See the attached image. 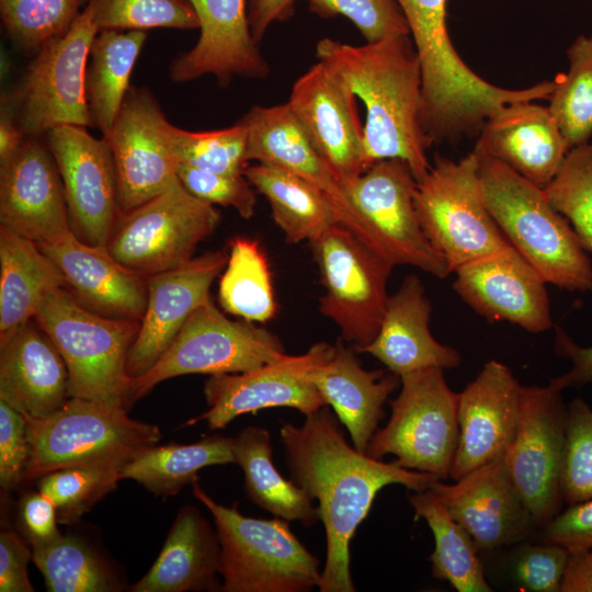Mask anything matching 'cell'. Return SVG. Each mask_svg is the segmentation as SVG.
<instances>
[{"label": "cell", "instance_id": "obj_1", "mask_svg": "<svg viewBox=\"0 0 592 592\" xmlns=\"http://www.w3.org/2000/svg\"><path fill=\"white\" fill-rule=\"evenodd\" d=\"M305 417L301 425L284 422L280 436L291 479L318 501L325 526L327 555L318 588L320 592H354L350 543L377 493L389 485L424 491L440 478L352 447L327 406Z\"/></svg>", "mask_w": 592, "mask_h": 592}, {"label": "cell", "instance_id": "obj_2", "mask_svg": "<svg viewBox=\"0 0 592 592\" xmlns=\"http://www.w3.org/2000/svg\"><path fill=\"white\" fill-rule=\"evenodd\" d=\"M316 55L365 105L367 169L398 158L410 166L417 181L424 178L431 168L426 152L433 141L421 123L422 71L411 36L392 35L365 45L325 37L317 43Z\"/></svg>", "mask_w": 592, "mask_h": 592}, {"label": "cell", "instance_id": "obj_3", "mask_svg": "<svg viewBox=\"0 0 592 592\" xmlns=\"http://www.w3.org/2000/svg\"><path fill=\"white\" fill-rule=\"evenodd\" d=\"M397 2L421 64V123L433 143L456 144L478 136L486 121L510 103L549 99L555 80L512 90L497 87L474 72L452 44L446 23L447 0Z\"/></svg>", "mask_w": 592, "mask_h": 592}, {"label": "cell", "instance_id": "obj_4", "mask_svg": "<svg viewBox=\"0 0 592 592\" xmlns=\"http://www.w3.org/2000/svg\"><path fill=\"white\" fill-rule=\"evenodd\" d=\"M478 157L485 203L510 244L544 277L568 291L592 289V265L569 221L544 189L499 160Z\"/></svg>", "mask_w": 592, "mask_h": 592}, {"label": "cell", "instance_id": "obj_5", "mask_svg": "<svg viewBox=\"0 0 592 592\" xmlns=\"http://www.w3.org/2000/svg\"><path fill=\"white\" fill-rule=\"evenodd\" d=\"M24 418L30 458L23 481L68 467L123 468L161 439L159 426L129 418L124 407L76 397L48 415Z\"/></svg>", "mask_w": 592, "mask_h": 592}, {"label": "cell", "instance_id": "obj_6", "mask_svg": "<svg viewBox=\"0 0 592 592\" xmlns=\"http://www.w3.org/2000/svg\"><path fill=\"white\" fill-rule=\"evenodd\" d=\"M195 498L213 516L220 544L224 592H307L319 587L321 570L292 532L288 521L243 515L216 502L197 483Z\"/></svg>", "mask_w": 592, "mask_h": 592}, {"label": "cell", "instance_id": "obj_7", "mask_svg": "<svg viewBox=\"0 0 592 592\" xmlns=\"http://www.w3.org/2000/svg\"><path fill=\"white\" fill-rule=\"evenodd\" d=\"M34 319L65 361L70 397L126 408L127 356L139 321L93 312L67 287L50 292Z\"/></svg>", "mask_w": 592, "mask_h": 592}, {"label": "cell", "instance_id": "obj_8", "mask_svg": "<svg viewBox=\"0 0 592 592\" xmlns=\"http://www.w3.org/2000/svg\"><path fill=\"white\" fill-rule=\"evenodd\" d=\"M414 206L422 230L451 272L511 247L485 203L474 151L458 161L436 155L417 183Z\"/></svg>", "mask_w": 592, "mask_h": 592}, {"label": "cell", "instance_id": "obj_9", "mask_svg": "<svg viewBox=\"0 0 592 592\" xmlns=\"http://www.w3.org/2000/svg\"><path fill=\"white\" fill-rule=\"evenodd\" d=\"M400 392L389 401L390 418L373 435L366 454L395 456L400 467L449 478L458 443V394L443 369L426 367L400 377Z\"/></svg>", "mask_w": 592, "mask_h": 592}, {"label": "cell", "instance_id": "obj_10", "mask_svg": "<svg viewBox=\"0 0 592 592\" xmlns=\"http://www.w3.org/2000/svg\"><path fill=\"white\" fill-rule=\"evenodd\" d=\"M285 354L274 333L254 322L229 319L208 299L192 312L156 364L130 378L126 408L167 379L190 374L244 373Z\"/></svg>", "mask_w": 592, "mask_h": 592}, {"label": "cell", "instance_id": "obj_11", "mask_svg": "<svg viewBox=\"0 0 592 592\" xmlns=\"http://www.w3.org/2000/svg\"><path fill=\"white\" fill-rule=\"evenodd\" d=\"M309 244L325 288L319 310L339 328L345 342L362 352L383 321L394 266L341 224Z\"/></svg>", "mask_w": 592, "mask_h": 592}, {"label": "cell", "instance_id": "obj_12", "mask_svg": "<svg viewBox=\"0 0 592 592\" xmlns=\"http://www.w3.org/2000/svg\"><path fill=\"white\" fill-rule=\"evenodd\" d=\"M417 179L402 159L372 164L345 194L360 218L363 242L395 265H411L439 278L446 277V259L431 244L414 206Z\"/></svg>", "mask_w": 592, "mask_h": 592}, {"label": "cell", "instance_id": "obj_13", "mask_svg": "<svg viewBox=\"0 0 592 592\" xmlns=\"http://www.w3.org/2000/svg\"><path fill=\"white\" fill-rule=\"evenodd\" d=\"M98 29L90 3L62 35L46 42L19 89L4 96L26 137L60 125L94 127L86 95V69Z\"/></svg>", "mask_w": 592, "mask_h": 592}, {"label": "cell", "instance_id": "obj_14", "mask_svg": "<svg viewBox=\"0 0 592 592\" xmlns=\"http://www.w3.org/2000/svg\"><path fill=\"white\" fill-rule=\"evenodd\" d=\"M219 220L218 209L191 194L178 178L159 195L122 213L106 247L118 262L148 277L191 260Z\"/></svg>", "mask_w": 592, "mask_h": 592}, {"label": "cell", "instance_id": "obj_15", "mask_svg": "<svg viewBox=\"0 0 592 592\" xmlns=\"http://www.w3.org/2000/svg\"><path fill=\"white\" fill-rule=\"evenodd\" d=\"M550 384L523 386L520 422L503 462L534 527L562 511L561 469L567 405Z\"/></svg>", "mask_w": 592, "mask_h": 592}, {"label": "cell", "instance_id": "obj_16", "mask_svg": "<svg viewBox=\"0 0 592 592\" xmlns=\"http://www.w3.org/2000/svg\"><path fill=\"white\" fill-rule=\"evenodd\" d=\"M175 127L145 87H130L107 139L116 168L121 213L162 193L178 179Z\"/></svg>", "mask_w": 592, "mask_h": 592}, {"label": "cell", "instance_id": "obj_17", "mask_svg": "<svg viewBox=\"0 0 592 592\" xmlns=\"http://www.w3.org/2000/svg\"><path fill=\"white\" fill-rule=\"evenodd\" d=\"M332 348L318 342L303 354H285L249 372L210 375L204 385L208 409L185 425L204 421L209 430H219L241 414L276 407L293 408L305 415L318 411L327 405L311 373L330 356Z\"/></svg>", "mask_w": 592, "mask_h": 592}, {"label": "cell", "instance_id": "obj_18", "mask_svg": "<svg viewBox=\"0 0 592 592\" xmlns=\"http://www.w3.org/2000/svg\"><path fill=\"white\" fill-rule=\"evenodd\" d=\"M64 185L73 234L91 244H106L121 216L114 157L105 137L87 127L60 125L46 133Z\"/></svg>", "mask_w": 592, "mask_h": 592}, {"label": "cell", "instance_id": "obj_19", "mask_svg": "<svg viewBox=\"0 0 592 592\" xmlns=\"http://www.w3.org/2000/svg\"><path fill=\"white\" fill-rule=\"evenodd\" d=\"M356 99L346 81L318 59L294 82L287 101L344 191L367 170Z\"/></svg>", "mask_w": 592, "mask_h": 592}, {"label": "cell", "instance_id": "obj_20", "mask_svg": "<svg viewBox=\"0 0 592 592\" xmlns=\"http://www.w3.org/2000/svg\"><path fill=\"white\" fill-rule=\"evenodd\" d=\"M0 228L36 243L72 231L59 170L38 137L0 163Z\"/></svg>", "mask_w": 592, "mask_h": 592}, {"label": "cell", "instance_id": "obj_21", "mask_svg": "<svg viewBox=\"0 0 592 592\" xmlns=\"http://www.w3.org/2000/svg\"><path fill=\"white\" fill-rule=\"evenodd\" d=\"M454 273L455 292L489 321H508L534 333L553 327L547 282L512 246Z\"/></svg>", "mask_w": 592, "mask_h": 592}, {"label": "cell", "instance_id": "obj_22", "mask_svg": "<svg viewBox=\"0 0 592 592\" xmlns=\"http://www.w3.org/2000/svg\"><path fill=\"white\" fill-rule=\"evenodd\" d=\"M429 490L470 535L478 550L520 543L535 528L508 475L503 456L470 470L454 483L439 479Z\"/></svg>", "mask_w": 592, "mask_h": 592}, {"label": "cell", "instance_id": "obj_23", "mask_svg": "<svg viewBox=\"0 0 592 592\" xmlns=\"http://www.w3.org/2000/svg\"><path fill=\"white\" fill-rule=\"evenodd\" d=\"M523 386L501 362H487L458 394L459 435L449 478L502 457L516 433Z\"/></svg>", "mask_w": 592, "mask_h": 592}, {"label": "cell", "instance_id": "obj_24", "mask_svg": "<svg viewBox=\"0 0 592 592\" xmlns=\"http://www.w3.org/2000/svg\"><path fill=\"white\" fill-rule=\"evenodd\" d=\"M227 260L228 254L223 251H209L173 270L147 277L146 310L127 356L130 378L148 372L192 312L210 299V286Z\"/></svg>", "mask_w": 592, "mask_h": 592}, {"label": "cell", "instance_id": "obj_25", "mask_svg": "<svg viewBox=\"0 0 592 592\" xmlns=\"http://www.w3.org/2000/svg\"><path fill=\"white\" fill-rule=\"evenodd\" d=\"M200 21V36L192 49L170 65L173 82L205 75L227 86L232 78L264 79L270 66L250 32L246 0H189Z\"/></svg>", "mask_w": 592, "mask_h": 592}, {"label": "cell", "instance_id": "obj_26", "mask_svg": "<svg viewBox=\"0 0 592 592\" xmlns=\"http://www.w3.org/2000/svg\"><path fill=\"white\" fill-rule=\"evenodd\" d=\"M64 275L66 287L89 310L141 321L148 297L147 277L118 262L106 244H91L73 231L37 243Z\"/></svg>", "mask_w": 592, "mask_h": 592}, {"label": "cell", "instance_id": "obj_27", "mask_svg": "<svg viewBox=\"0 0 592 592\" xmlns=\"http://www.w3.org/2000/svg\"><path fill=\"white\" fill-rule=\"evenodd\" d=\"M247 128L246 158L287 170L321 190L334 204L339 221L363 242L360 218L287 102L252 106L239 121Z\"/></svg>", "mask_w": 592, "mask_h": 592}, {"label": "cell", "instance_id": "obj_28", "mask_svg": "<svg viewBox=\"0 0 592 592\" xmlns=\"http://www.w3.org/2000/svg\"><path fill=\"white\" fill-rule=\"evenodd\" d=\"M569 150L548 106L521 101L503 106L486 121L473 151L501 161L545 189Z\"/></svg>", "mask_w": 592, "mask_h": 592}, {"label": "cell", "instance_id": "obj_29", "mask_svg": "<svg viewBox=\"0 0 592 592\" xmlns=\"http://www.w3.org/2000/svg\"><path fill=\"white\" fill-rule=\"evenodd\" d=\"M69 398L65 361L35 319L0 339V400L24 417L42 418Z\"/></svg>", "mask_w": 592, "mask_h": 592}, {"label": "cell", "instance_id": "obj_30", "mask_svg": "<svg viewBox=\"0 0 592 592\" xmlns=\"http://www.w3.org/2000/svg\"><path fill=\"white\" fill-rule=\"evenodd\" d=\"M431 303L415 274L407 275L389 296L379 330L362 352L368 353L399 377L426 367L455 368L462 356L440 343L429 323Z\"/></svg>", "mask_w": 592, "mask_h": 592}, {"label": "cell", "instance_id": "obj_31", "mask_svg": "<svg viewBox=\"0 0 592 592\" xmlns=\"http://www.w3.org/2000/svg\"><path fill=\"white\" fill-rule=\"evenodd\" d=\"M355 350L337 341L330 356L311 373V380L327 406L348 430L353 446L366 453L384 418V405L400 385L390 371H367Z\"/></svg>", "mask_w": 592, "mask_h": 592}, {"label": "cell", "instance_id": "obj_32", "mask_svg": "<svg viewBox=\"0 0 592 592\" xmlns=\"http://www.w3.org/2000/svg\"><path fill=\"white\" fill-rule=\"evenodd\" d=\"M220 544L201 511L180 508L163 546L134 592H186L221 590Z\"/></svg>", "mask_w": 592, "mask_h": 592}, {"label": "cell", "instance_id": "obj_33", "mask_svg": "<svg viewBox=\"0 0 592 592\" xmlns=\"http://www.w3.org/2000/svg\"><path fill=\"white\" fill-rule=\"evenodd\" d=\"M59 287H66L64 275L38 244L0 228V339L34 319Z\"/></svg>", "mask_w": 592, "mask_h": 592}, {"label": "cell", "instance_id": "obj_34", "mask_svg": "<svg viewBox=\"0 0 592 592\" xmlns=\"http://www.w3.org/2000/svg\"><path fill=\"white\" fill-rule=\"evenodd\" d=\"M244 175L269 202L273 220L287 243L309 242L340 224L328 195L300 177L265 163L247 167Z\"/></svg>", "mask_w": 592, "mask_h": 592}, {"label": "cell", "instance_id": "obj_35", "mask_svg": "<svg viewBox=\"0 0 592 592\" xmlns=\"http://www.w3.org/2000/svg\"><path fill=\"white\" fill-rule=\"evenodd\" d=\"M236 464L244 476L248 499L273 516L311 527L320 520L318 506L292 479L287 480L272 460L270 432L246 426L234 437Z\"/></svg>", "mask_w": 592, "mask_h": 592}, {"label": "cell", "instance_id": "obj_36", "mask_svg": "<svg viewBox=\"0 0 592 592\" xmlns=\"http://www.w3.org/2000/svg\"><path fill=\"white\" fill-rule=\"evenodd\" d=\"M145 31L103 30L94 36L86 95L93 126L106 136L129 90V79L146 41Z\"/></svg>", "mask_w": 592, "mask_h": 592}, {"label": "cell", "instance_id": "obj_37", "mask_svg": "<svg viewBox=\"0 0 592 592\" xmlns=\"http://www.w3.org/2000/svg\"><path fill=\"white\" fill-rule=\"evenodd\" d=\"M227 464H236L234 437L212 435L191 444L149 446L123 467L121 477L166 498L197 482L201 469Z\"/></svg>", "mask_w": 592, "mask_h": 592}, {"label": "cell", "instance_id": "obj_38", "mask_svg": "<svg viewBox=\"0 0 592 592\" xmlns=\"http://www.w3.org/2000/svg\"><path fill=\"white\" fill-rule=\"evenodd\" d=\"M415 519H423L432 531L434 550L430 556L432 576L448 582L457 592H491L478 548L470 535L428 489L408 496Z\"/></svg>", "mask_w": 592, "mask_h": 592}, {"label": "cell", "instance_id": "obj_39", "mask_svg": "<svg viewBox=\"0 0 592 592\" xmlns=\"http://www.w3.org/2000/svg\"><path fill=\"white\" fill-rule=\"evenodd\" d=\"M218 300L226 312L254 323L276 315L269 262L255 240L236 238L230 242L218 284Z\"/></svg>", "mask_w": 592, "mask_h": 592}, {"label": "cell", "instance_id": "obj_40", "mask_svg": "<svg viewBox=\"0 0 592 592\" xmlns=\"http://www.w3.org/2000/svg\"><path fill=\"white\" fill-rule=\"evenodd\" d=\"M32 561L49 592H114L122 583L110 563L83 539L60 534L31 546Z\"/></svg>", "mask_w": 592, "mask_h": 592}, {"label": "cell", "instance_id": "obj_41", "mask_svg": "<svg viewBox=\"0 0 592 592\" xmlns=\"http://www.w3.org/2000/svg\"><path fill=\"white\" fill-rule=\"evenodd\" d=\"M567 56L569 69L555 79L548 109L571 149L592 137V36H577Z\"/></svg>", "mask_w": 592, "mask_h": 592}, {"label": "cell", "instance_id": "obj_42", "mask_svg": "<svg viewBox=\"0 0 592 592\" xmlns=\"http://www.w3.org/2000/svg\"><path fill=\"white\" fill-rule=\"evenodd\" d=\"M90 0H0L2 24L22 50H38L65 34Z\"/></svg>", "mask_w": 592, "mask_h": 592}, {"label": "cell", "instance_id": "obj_43", "mask_svg": "<svg viewBox=\"0 0 592 592\" xmlns=\"http://www.w3.org/2000/svg\"><path fill=\"white\" fill-rule=\"evenodd\" d=\"M550 205L571 225L592 252V141L571 148L544 189Z\"/></svg>", "mask_w": 592, "mask_h": 592}, {"label": "cell", "instance_id": "obj_44", "mask_svg": "<svg viewBox=\"0 0 592 592\" xmlns=\"http://www.w3.org/2000/svg\"><path fill=\"white\" fill-rule=\"evenodd\" d=\"M122 469L112 466L62 468L38 478L37 488L54 502L58 522L71 524L116 489Z\"/></svg>", "mask_w": 592, "mask_h": 592}, {"label": "cell", "instance_id": "obj_45", "mask_svg": "<svg viewBox=\"0 0 592 592\" xmlns=\"http://www.w3.org/2000/svg\"><path fill=\"white\" fill-rule=\"evenodd\" d=\"M98 31H146L153 27L200 29L189 0H90Z\"/></svg>", "mask_w": 592, "mask_h": 592}, {"label": "cell", "instance_id": "obj_46", "mask_svg": "<svg viewBox=\"0 0 592 592\" xmlns=\"http://www.w3.org/2000/svg\"><path fill=\"white\" fill-rule=\"evenodd\" d=\"M247 143V128L238 122L227 128L207 132H189L175 127L180 166L203 171L244 174L248 167Z\"/></svg>", "mask_w": 592, "mask_h": 592}, {"label": "cell", "instance_id": "obj_47", "mask_svg": "<svg viewBox=\"0 0 592 592\" xmlns=\"http://www.w3.org/2000/svg\"><path fill=\"white\" fill-rule=\"evenodd\" d=\"M561 494L568 505L592 499V409L581 398L567 405Z\"/></svg>", "mask_w": 592, "mask_h": 592}, {"label": "cell", "instance_id": "obj_48", "mask_svg": "<svg viewBox=\"0 0 592 592\" xmlns=\"http://www.w3.org/2000/svg\"><path fill=\"white\" fill-rule=\"evenodd\" d=\"M309 10L323 19L343 15L360 31L366 43L392 35L409 34L397 0H304Z\"/></svg>", "mask_w": 592, "mask_h": 592}, {"label": "cell", "instance_id": "obj_49", "mask_svg": "<svg viewBox=\"0 0 592 592\" xmlns=\"http://www.w3.org/2000/svg\"><path fill=\"white\" fill-rule=\"evenodd\" d=\"M178 178L197 198L209 204L229 206L249 219L254 214L255 190L244 174H223L181 164Z\"/></svg>", "mask_w": 592, "mask_h": 592}, {"label": "cell", "instance_id": "obj_50", "mask_svg": "<svg viewBox=\"0 0 592 592\" xmlns=\"http://www.w3.org/2000/svg\"><path fill=\"white\" fill-rule=\"evenodd\" d=\"M568 557L569 550L560 545L527 543L513 562V579L528 592H560Z\"/></svg>", "mask_w": 592, "mask_h": 592}, {"label": "cell", "instance_id": "obj_51", "mask_svg": "<svg viewBox=\"0 0 592 592\" xmlns=\"http://www.w3.org/2000/svg\"><path fill=\"white\" fill-rule=\"evenodd\" d=\"M30 458L26 421L22 413L0 400V485L4 490L24 480Z\"/></svg>", "mask_w": 592, "mask_h": 592}, {"label": "cell", "instance_id": "obj_52", "mask_svg": "<svg viewBox=\"0 0 592 592\" xmlns=\"http://www.w3.org/2000/svg\"><path fill=\"white\" fill-rule=\"evenodd\" d=\"M543 542L560 545L569 551L592 548V499L559 512L543 528Z\"/></svg>", "mask_w": 592, "mask_h": 592}, {"label": "cell", "instance_id": "obj_53", "mask_svg": "<svg viewBox=\"0 0 592 592\" xmlns=\"http://www.w3.org/2000/svg\"><path fill=\"white\" fill-rule=\"evenodd\" d=\"M31 546V545H30ZM12 530L0 534V592H33L27 572L32 560L30 548Z\"/></svg>", "mask_w": 592, "mask_h": 592}, {"label": "cell", "instance_id": "obj_54", "mask_svg": "<svg viewBox=\"0 0 592 592\" xmlns=\"http://www.w3.org/2000/svg\"><path fill=\"white\" fill-rule=\"evenodd\" d=\"M20 519L31 546L47 543L61 534L58 528L56 506L39 490L30 492L21 499Z\"/></svg>", "mask_w": 592, "mask_h": 592}, {"label": "cell", "instance_id": "obj_55", "mask_svg": "<svg viewBox=\"0 0 592 592\" xmlns=\"http://www.w3.org/2000/svg\"><path fill=\"white\" fill-rule=\"evenodd\" d=\"M555 351L558 356L571 362V368L549 380L555 388H581L592 383V346L577 344L561 328H556Z\"/></svg>", "mask_w": 592, "mask_h": 592}, {"label": "cell", "instance_id": "obj_56", "mask_svg": "<svg viewBox=\"0 0 592 592\" xmlns=\"http://www.w3.org/2000/svg\"><path fill=\"white\" fill-rule=\"evenodd\" d=\"M298 0H250L247 14L253 39L260 44L274 22H285L295 14Z\"/></svg>", "mask_w": 592, "mask_h": 592}, {"label": "cell", "instance_id": "obj_57", "mask_svg": "<svg viewBox=\"0 0 592 592\" xmlns=\"http://www.w3.org/2000/svg\"><path fill=\"white\" fill-rule=\"evenodd\" d=\"M560 592H592V548L569 551Z\"/></svg>", "mask_w": 592, "mask_h": 592}, {"label": "cell", "instance_id": "obj_58", "mask_svg": "<svg viewBox=\"0 0 592 592\" xmlns=\"http://www.w3.org/2000/svg\"><path fill=\"white\" fill-rule=\"evenodd\" d=\"M26 138L10 104L2 99L0 115V163L11 158Z\"/></svg>", "mask_w": 592, "mask_h": 592}]
</instances>
